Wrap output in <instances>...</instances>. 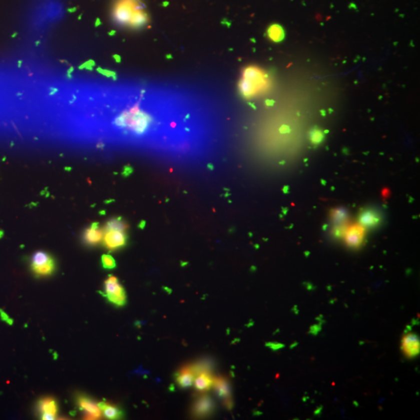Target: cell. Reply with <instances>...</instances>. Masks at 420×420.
<instances>
[{
	"label": "cell",
	"mask_w": 420,
	"mask_h": 420,
	"mask_svg": "<svg viewBox=\"0 0 420 420\" xmlns=\"http://www.w3.org/2000/svg\"><path fill=\"white\" fill-rule=\"evenodd\" d=\"M114 21L122 26L140 28L149 22L142 0H116L113 7Z\"/></svg>",
	"instance_id": "cell-1"
},
{
	"label": "cell",
	"mask_w": 420,
	"mask_h": 420,
	"mask_svg": "<svg viewBox=\"0 0 420 420\" xmlns=\"http://www.w3.org/2000/svg\"><path fill=\"white\" fill-rule=\"evenodd\" d=\"M270 86L269 75L259 67L251 66L244 69L238 87L241 95L251 99L266 93Z\"/></svg>",
	"instance_id": "cell-2"
},
{
	"label": "cell",
	"mask_w": 420,
	"mask_h": 420,
	"mask_svg": "<svg viewBox=\"0 0 420 420\" xmlns=\"http://www.w3.org/2000/svg\"><path fill=\"white\" fill-rule=\"evenodd\" d=\"M104 296L115 305L123 306L127 301V296L124 288L119 283L115 276H110L105 282Z\"/></svg>",
	"instance_id": "cell-3"
},
{
	"label": "cell",
	"mask_w": 420,
	"mask_h": 420,
	"mask_svg": "<svg viewBox=\"0 0 420 420\" xmlns=\"http://www.w3.org/2000/svg\"><path fill=\"white\" fill-rule=\"evenodd\" d=\"M53 258L45 251H39L34 254L32 258V269L39 276H49L54 272Z\"/></svg>",
	"instance_id": "cell-4"
},
{
	"label": "cell",
	"mask_w": 420,
	"mask_h": 420,
	"mask_svg": "<svg viewBox=\"0 0 420 420\" xmlns=\"http://www.w3.org/2000/svg\"><path fill=\"white\" fill-rule=\"evenodd\" d=\"M215 409L216 405L211 397L206 394H202L194 401L192 406V415L196 418H205L210 416Z\"/></svg>",
	"instance_id": "cell-5"
},
{
	"label": "cell",
	"mask_w": 420,
	"mask_h": 420,
	"mask_svg": "<svg viewBox=\"0 0 420 420\" xmlns=\"http://www.w3.org/2000/svg\"><path fill=\"white\" fill-rule=\"evenodd\" d=\"M366 229L359 223L349 225L343 236L344 241L349 248H359L364 240Z\"/></svg>",
	"instance_id": "cell-6"
},
{
	"label": "cell",
	"mask_w": 420,
	"mask_h": 420,
	"mask_svg": "<svg viewBox=\"0 0 420 420\" xmlns=\"http://www.w3.org/2000/svg\"><path fill=\"white\" fill-rule=\"evenodd\" d=\"M381 220L382 216L380 212L373 208L362 209L358 217V223L365 229H373L378 227Z\"/></svg>",
	"instance_id": "cell-7"
},
{
	"label": "cell",
	"mask_w": 420,
	"mask_h": 420,
	"mask_svg": "<svg viewBox=\"0 0 420 420\" xmlns=\"http://www.w3.org/2000/svg\"><path fill=\"white\" fill-rule=\"evenodd\" d=\"M128 237L126 232L109 230L104 232L103 244L109 250H116L123 248L127 244Z\"/></svg>",
	"instance_id": "cell-8"
},
{
	"label": "cell",
	"mask_w": 420,
	"mask_h": 420,
	"mask_svg": "<svg viewBox=\"0 0 420 420\" xmlns=\"http://www.w3.org/2000/svg\"><path fill=\"white\" fill-rule=\"evenodd\" d=\"M401 350L406 357L409 359L415 357L419 354V338L415 333H408L401 339Z\"/></svg>",
	"instance_id": "cell-9"
},
{
	"label": "cell",
	"mask_w": 420,
	"mask_h": 420,
	"mask_svg": "<svg viewBox=\"0 0 420 420\" xmlns=\"http://www.w3.org/2000/svg\"><path fill=\"white\" fill-rule=\"evenodd\" d=\"M196 373L193 364L186 365L175 373V377L178 385L182 388H188L193 384Z\"/></svg>",
	"instance_id": "cell-10"
},
{
	"label": "cell",
	"mask_w": 420,
	"mask_h": 420,
	"mask_svg": "<svg viewBox=\"0 0 420 420\" xmlns=\"http://www.w3.org/2000/svg\"><path fill=\"white\" fill-rule=\"evenodd\" d=\"M77 404L81 409L86 411V417H88V418L97 419L102 416V412L98 404L94 402L90 397L85 395H79L77 397Z\"/></svg>",
	"instance_id": "cell-11"
},
{
	"label": "cell",
	"mask_w": 420,
	"mask_h": 420,
	"mask_svg": "<svg viewBox=\"0 0 420 420\" xmlns=\"http://www.w3.org/2000/svg\"><path fill=\"white\" fill-rule=\"evenodd\" d=\"M42 419H55L58 412V404L53 397H45L38 404Z\"/></svg>",
	"instance_id": "cell-12"
},
{
	"label": "cell",
	"mask_w": 420,
	"mask_h": 420,
	"mask_svg": "<svg viewBox=\"0 0 420 420\" xmlns=\"http://www.w3.org/2000/svg\"><path fill=\"white\" fill-rule=\"evenodd\" d=\"M103 237V229L100 228L98 223H94L84 231V241L89 245H96L102 241Z\"/></svg>",
	"instance_id": "cell-13"
},
{
	"label": "cell",
	"mask_w": 420,
	"mask_h": 420,
	"mask_svg": "<svg viewBox=\"0 0 420 420\" xmlns=\"http://www.w3.org/2000/svg\"><path fill=\"white\" fill-rule=\"evenodd\" d=\"M213 387H214L215 391L220 398H223L224 400L231 397L230 382L225 376H214Z\"/></svg>",
	"instance_id": "cell-14"
},
{
	"label": "cell",
	"mask_w": 420,
	"mask_h": 420,
	"mask_svg": "<svg viewBox=\"0 0 420 420\" xmlns=\"http://www.w3.org/2000/svg\"><path fill=\"white\" fill-rule=\"evenodd\" d=\"M98 406L104 416L109 419H119L123 417V411L119 407L107 402L98 403Z\"/></svg>",
	"instance_id": "cell-15"
},
{
	"label": "cell",
	"mask_w": 420,
	"mask_h": 420,
	"mask_svg": "<svg viewBox=\"0 0 420 420\" xmlns=\"http://www.w3.org/2000/svg\"><path fill=\"white\" fill-rule=\"evenodd\" d=\"M330 219L334 226L346 224L349 223V213L345 208H335L330 211Z\"/></svg>",
	"instance_id": "cell-16"
},
{
	"label": "cell",
	"mask_w": 420,
	"mask_h": 420,
	"mask_svg": "<svg viewBox=\"0 0 420 420\" xmlns=\"http://www.w3.org/2000/svg\"><path fill=\"white\" fill-rule=\"evenodd\" d=\"M129 228V225L123 220L122 217L112 218L108 220L103 227L104 232L109 231V230H115V231H121L126 232Z\"/></svg>",
	"instance_id": "cell-17"
},
{
	"label": "cell",
	"mask_w": 420,
	"mask_h": 420,
	"mask_svg": "<svg viewBox=\"0 0 420 420\" xmlns=\"http://www.w3.org/2000/svg\"><path fill=\"white\" fill-rule=\"evenodd\" d=\"M267 35L271 41L274 42H282L285 38L284 29L277 24L270 25L267 30Z\"/></svg>",
	"instance_id": "cell-18"
},
{
	"label": "cell",
	"mask_w": 420,
	"mask_h": 420,
	"mask_svg": "<svg viewBox=\"0 0 420 420\" xmlns=\"http://www.w3.org/2000/svg\"><path fill=\"white\" fill-rule=\"evenodd\" d=\"M324 138V134L321 129H312V131L310 132V139L313 144H320L323 141Z\"/></svg>",
	"instance_id": "cell-19"
},
{
	"label": "cell",
	"mask_w": 420,
	"mask_h": 420,
	"mask_svg": "<svg viewBox=\"0 0 420 420\" xmlns=\"http://www.w3.org/2000/svg\"><path fill=\"white\" fill-rule=\"evenodd\" d=\"M101 264L106 269H113L116 267L115 258L110 255H103L101 256Z\"/></svg>",
	"instance_id": "cell-20"
},
{
	"label": "cell",
	"mask_w": 420,
	"mask_h": 420,
	"mask_svg": "<svg viewBox=\"0 0 420 420\" xmlns=\"http://www.w3.org/2000/svg\"><path fill=\"white\" fill-rule=\"evenodd\" d=\"M349 223H346V224H342V225L334 226L332 230H331V234L336 238H343L345 230H346L347 227H349Z\"/></svg>",
	"instance_id": "cell-21"
},
{
	"label": "cell",
	"mask_w": 420,
	"mask_h": 420,
	"mask_svg": "<svg viewBox=\"0 0 420 420\" xmlns=\"http://www.w3.org/2000/svg\"><path fill=\"white\" fill-rule=\"evenodd\" d=\"M223 404H224V406H225L227 409H232L233 406H234V401H233L232 397H228V398L224 399V401H223Z\"/></svg>",
	"instance_id": "cell-22"
},
{
	"label": "cell",
	"mask_w": 420,
	"mask_h": 420,
	"mask_svg": "<svg viewBox=\"0 0 420 420\" xmlns=\"http://www.w3.org/2000/svg\"><path fill=\"white\" fill-rule=\"evenodd\" d=\"M0 314H1V317H2V319L4 320V321H7L8 324H12L13 320L11 319L9 316L7 315L4 311L0 310Z\"/></svg>",
	"instance_id": "cell-23"
},
{
	"label": "cell",
	"mask_w": 420,
	"mask_h": 420,
	"mask_svg": "<svg viewBox=\"0 0 420 420\" xmlns=\"http://www.w3.org/2000/svg\"><path fill=\"white\" fill-rule=\"evenodd\" d=\"M207 168H209V170H211V171H213V170H214V166L211 164H208Z\"/></svg>",
	"instance_id": "cell-24"
}]
</instances>
